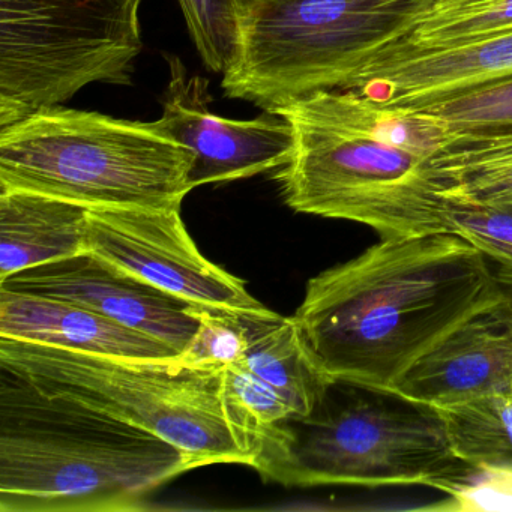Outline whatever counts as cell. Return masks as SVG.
<instances>
[{"label":"cell","mask_w":512,"mask_h":512,"mask_svg":"<svg viewBox=\"0 0 512 512\" xmlns=\"http://www.w3.org/2000/svg\"><path fill=\"white\" fill-rule=\"evenodd\" d=\"M506 298L478 248L436 233L380 239L311 278L293 319L335 385L391 392L461 323Z\"/></svg>","instance_id":"cell-1"},{"label":"cell","mask_w":512,"mask_h":512,"mask_svg":"<svg viewBox=\"0 0 512 512\" xmlns=\"http://www.w3.org/2000/svg\"><path fill=\"white\" fill-rule=\"evenodd\" d=\"M193 469L152 431L2 370L0 511L125 512Z\"/></svg>","instance_id":"cell-2"},{"label":"cell","mask_w":512,"mask_h":512,"mask_svg":"<svg viewBox=\"0 0 512 512\" xmlns=\"http://www.w3.org/2000/svg\"><path fill=\"white\" fill-rule=\"evenodd\" d=\"M0 370L44 394L152 431L181 449L193 469L211 464L256 469L265 448L227 398L226 368L91 355L0 337Z\"/></svg>","instance_id":"cell-3"},{"label":"cell","mask_w":512,"mask_h":512,"mask_svg":"<svg viewBox=\"0 0 512 512\" xmlns=\"http://www.w3.org/2000/svg\"><path fill=\"white\" fill-rule=\"evenodd\" d=\"M190 149L158 122L44 107L0 128V188L89 206L181 208Z\"/></svg>","instance_id":"cell-4"},{"label":"cell","mask_w":512,"mask_h":512,"mask_svg":"<svg viewBox=\"0 0 512 512\" xmlns=\"http://www.w3.org/2000/svg\"><path fill=\"white\" fill-rule=\"evenodd\" d=\"M436 0H250L224 94L277 110L343 89L377 50L406 35Z\"/></svg>","instance_id":"cell-5"},{"label":"cell","mask_w":512,"mask_h":512,"mask_svg":"<svg viewBox=\"0 0 512 512\" xmlns=\"http://www.w3.org/2000/svg\"><path fill=\"white\" fill-rule=\"evenodd\" d=\"M365 388L343 406H320L301 434L283 425L256 470L284 485H427L439 488L469 469L455 455L437 410Z\"/></svg>","instance_id":"cell-6"},{"label":"cell","mask_w":512,"mask_h":512,"mask_svg":"<svg viewBox=\"0 0 512 512\" xmlns=\"http://www.w3.org/2000/svg\"><path fill=\"white\" fill-rule=\"evenodd\" d=\"M295 146L275 179L293 211L371 227L380 239L451 232V203L430 158L320 121L290 103L272 110Z\"/></svg>","instance_id":"cell-7"},{"label":"cell","mask_w":512,"mask_h":512,"mask_svg":"<svg viewBox=\"0 0 512 512\" xmlns=\"http://www.w3.org/2000/svg\"><path fill=\"white\" fill-rule=\"evenodd\" d=\"M143 0H0V128L92 83L133 85Z\"/></svg>","instance_id":"cell-8"},{"label":"cell","mask_w":512,"mask_h":512,"mask_svg":"<svg viewBox=\"0 0 512 512\" xmlns=\"http://www.w3.org/2000/svg\"><path fill=\"white\" fill-rule=\"evenodd\" d=\"M88 251L193 305L250 314L271 311L239 278L200 254L181 208L91 206Z\"/></svg>","instance_id":"cell-9"},{"label":"cell","mask_w":512,"mask_h":512,"mask_svg":"<svg viewBox=\"0 0 512 512\" xmlns=\"http://www.w3.org/2000/svg\"><path fill=\"white\" fill-rule=\"evenodd\" d=\"M170 82L158 125L190 149L191 188L238 181L280 169L292 157L293 128L280 113L265 110L251 121L221 118L209 109L208 80L188 76L184 62L166 56Z\"/></svg>","instance_id":"cell-10"},{"label":"cell","mask_w":512,"mask_h":512,"mask_svg":"<svg viewBox=\"0 0 512 512\" xmlns=\"http://www.w3.org/2000/svg\"><path fill=\"white\" fill-rule=\"evenodd\" d=\"M0 289L80 305L164 341L179 355L200 325L190 311V302L133 277L89 251L11 275L0 281Z\"/></svg>","instance_id":"cell-11"},{"label":"cell","mask_w":512,"mask_h":512,"mask_svg":"<svg viewBox=\"0 0 512 512\" xmlns=\"http://www.w3.org/2000/svg\"><path fill=\"white\" fill-rule=\"evenodd\" d=\"M391 394L431 409L512 394V296L461 323L401 376Z\"/></svg>","instance_id":"cell-12"},{"label":"cell","mask_w":512,"mask_h":512,"mask_svg":"<svg viewBox=\"0 0 512 512\" xmlns=\"http://www.w3.org/2000/svg\"><path fill=\"white\" fill-rule=\"evenodd\" d=\"M508 77H512V29L446 49L388 44L373 53L343 89L400 109Z\"/></svg>","instance_id":"cell-13"},{"label":"cell","mask_w":512,"mask_h":512,"mask_svg":"<svg viewBox=\"0 0 512 512\" xmlns=\"http://www.w3.org/2000/svg\"><path fill=\"white\" fill-rule=\"evenodd\" d=\"M0 337L91 355L178 359L175 347L59 299L0 289Z\"/></svg>","instance_id":"cell-14"},{"label":"cell","mask_w":512,"mask_h":512,"mask_svg":"<svg viewBox=\"0 0 512 512\" xmlns=\"http://www.w3.org/2000/svg\"><path fill=\"white\" fill-rule=\"evenodd\" d=\"M89 206L0 188V281L88 251Z\"/></svg>","instance_id":"cell-15"},{"label":"cell","mask_w":512,"mask_h":512,"mask_svg":"<svg viewBox=\"0 0 512 512\" xmlns=\"http://www.w3.org/2000/svg\"><path fill=\"white\" fill-rule=\"evenodd\" d=\"M248 341L242 364L286 398L296 422L310 418L335 383L317 364L296 320L274 311L254 314L248 320Z\"/></svg>","instance_id":"cell-16"},{"label":"cell","mask_w":512,"mask_h":512,"mask_svg":"<svg viewBox=\"0 0 512 512\" xmlns=\"http://www.w3.org/2000/svg\"><path fill=\"white\" fill-rule=\"evenodd\" d=\"M293 104L320 121L419 157L433 158L452 140L437 119L382 106L350 89L314 92Z\"/></svg>","instance_id":"cell-17"},{"label":"cell","mask_w":512,"mask_h":512,"mask_svg":"<svg viewBox=\"0 0 512 512\" xmlns=\"http://www.w3.org/2000/svg\"><path fill=\"white\" fill-rule=\"evenodd\" d=\"M430 163L449 200L512 203V137L452 139Z\"/></svg>","instance_id":"cell-18"},{"label":"cell","mask_w":512,"mask_h":512,"mask_svg":"<svg viewBox=\"0 0 512 512\" xmlns=\"http://www.w3.org/2000/svg\"><path fill=\"white\" fill-rule=\"evenodd\" d=\"M455 455L470 467L512 470V394L488 395L434 409Z\"/></svg>","instance_id":"cell-19"},{"label":"cell","mask_w":512,"mask_h":512,"mask_svg":"<svg viewBox=\"0 0 512 512\" xmlns=\"http://www.w3.org/2000/svg\"><path fill=\"white\" fill-rule=\"evenodd\" d=\"M400 109L437 119L445 125L452 139H505L512 137V77Z\"/></svg>","instance_id":"cell-20"},{"label":"cell","mask_w":512,"mask_h":512,"mask_svg":"<svg viewBox=\"0 0 512 512\" xmlns=\"http://www.w3.org/2000/svg\"><path fill=\"white\" fill-rule=\"evenodd\" d=\"M512 29V0H473L430 8L394 46L404 49H446Z\"/></svg>","instance_id":"cell-21"},{"label":"cell","mask_w":512,"mask_h":512,"mask_svg":"<svg viewBox=\"0 0 512 512\" xmlns=\"http://www.w3.org/2000/svg\"><path fill=\"white\" fill-rule=\"evenodd\" d=\"M179 5L203 64L226 73L241 43L242 0H179Z\"/></svg>","instance_id":"cell-22"},{"label":"cell","mask_w":512,"mask_h":512,"mask_svg":"<svg viewBox=\"0 0 512 512\" xmlns=\"http://www.w3.org/2000/svg\"><path fill=\"white\" fill-rule=\"evenodd\" d=\"M190 311L200 325L179 361L196 367L226 368L245 358L250 344L248 320L254 314L193 304Z\"/></svg>","instance_id":"cell-23"},{"label":"cell","mask_w":512,"mask_h":512,"mask_svg":"<svg viewBox=\"0 0 512 512\" xmlns=\"http://www.w3.org/2000/svg\"><path fill=\"white\" fill-rule=\"evenodd\" d=\"M451 203V232L478 248L499 278L512 280V203Z\"/></svg>","instance_id":"cell-24"},{"label":"cell","mask_w":512,"mask_h":512,"mask_svg":"<svg viewBox=\"0 0 512 512\" xmlns=\"http://www.w3.org/2000/svg\"><path fill=\"white\" fill-rule=\"evenodd\" d=\"M224 385L227 398L263 443L280 425L296 422L295 412L286 398L265 380L251 373L242 362L226 367Z\"/></svg>","instance_id":"cell-25"},{"label":"cell","mask_w":512,"mask_h":512,"mask_svg":"<svg viewBox=\"0 0 512 512\" xmlns=\"http://www.w3.org/2000/svg\"><path fill=\"white\" fill-rule=\"evenodd\" d=\"M437 490L449 497L440 511H512V470L469 467Z\"/></svg>","instance_id":"cell-26"},{"label":"cell","mask_w":512,"mask_h":512,"mask_svg":"<svg viewBox=\"0 0 512 512\" xmlns=\"http://www.w3.org/2000/svg\"><path fill=\"white\" fill-rule=\"evenodd\" d=\"M466 2H473V0H436L431 8L449 7V5L466 4Z\"/></svg>","instance_id":"cell-27"},{"label":"cell","mask_w":512,"mask_h":512,"mask_svg":"<svg viewBox=\"0 0 512 512\" xmlns=\"http://www.w3.org/2000/svg\"><path fill=\"white\" fill-rule=\"evenodd\" d=\"M503 287H505L506 292L512 296V280L500 281Z\"/></svg>","instance_id":"cell-28"},{"label":"cell","mask_w":512,"mask_h":512,"mask_svg":"<svg viewBox=\"0 0 512 512\" xmlns=\"http://www.w3.org/2000/svg\"><path fill=\"white\" fill-rule=\"evenodd\" d=\"M248 2H250V0H242V4H244V7L248 4Z\"/></svg>","instance_id":"cell-29"}]
</instances>
